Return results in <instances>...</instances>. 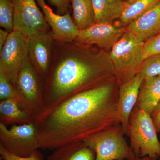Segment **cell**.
<instances>
[{"label": "cell", "mask_w": 160, "mask_h": 160, "mask_svg": "<svg viewBox=\"0 0 160 160\" xmlns=\"http://www.w3.org/2000/svg\"><path fill=\"white\" fill-rule=\"evenodd\" d=\"M116 80L76 95L47 108L34 123L38 149L53 150L83 142L120 124Z\"/></svg>", "instance_id": "1"}, {"label": "cell", "mask_w": 160, "mask_h": 160, "mask_svg": "<svg viewBox=\"0 0 160 160\" xmlns=\"http://www.w3.org/2000/svg\"><path fill=\"white\" fill-rule=\"evenodd\" d=\"M92 46L55 41L44 87L46 109L115 79L109 52Z\"/></svg>", "instance_id": "2"}, {"label": "cell", "mask_w": 160, "mask_h": 160, "mask_svg": "<svg viewBox=\"0 0 160 160\" xmlns=\"http://www.w3.org/2000/svg\"><path fill=\"white\" fill-rule=\"evenodd\" d=\"M144 43L126 30L110 49L109 55L118 85L128 82L141 71Z\"/></svg>", "instance_id": "3"}, {"label": "cell", "mask_w": 160, "mask_h": 160, "mask_svg": "<svg viewBox=\"0 0 160 160\" xmlns=\"http://www.w3.org/2000/svg\"><path fill=\"white\" fill-rule=\"evenodd\" d=\"M151 115L135 106L129 118L127 136L135 157L160 159V142Z\"/></svg>", "instance_id": "4"}, {"label": "cell", "mask_w": 160, "mask_h": 160, "mask_svg": "<svg viewBox=\"0 0 160 160\" xmlns=\"http://www.w3.org/2000/svg\"><path fill=\"white\" fill-rule=\"evenodd\" d=\"M45 83L29 61L20 70L13 85L22 101L23 109L30 115L33 122L46 109Z\"/></svg>", "instance_id": "5"}, {"label": "cell", "mask_w": 160, "mask_h": 160, "mask_svg": "<svg viewBox=\"0 0 160 160\" xmlns=\"http://www.w3.org/2000/svg\"><path fill=\"white\" fill-rule=\"evenodd\" d=\"M121 124L98 132L83 141L94 150L95 160H123L135 157L126 142Z\"/></svg>", "instance_id": "6"}, {"label": "cell", "mask_w": 160, "mask_h": 160, "mask_svg": "<svg viewBox=\"0 0 160 160\" xmlns=\"http://www.w3.org/2000/svg\"><path fill=\"white\" fill-rule=\"evenodd\" d=\"M0 145L15 155H31L39 149L34 123L12 125L10 128L0 123Z\"/></svg>", "instance_id": "7"}, {"label": "cell", "mask_w": 160, "mask_h": 160, "mask_svg": "<svg viewBox=\"0 0 160 160\" xmlns=\"http://www.w3.org/2000/svg\"><path fill=\"white\" fill-rule=\"evenodd\" d=\"M29 61L26 37L18 32H10L0 50V71L14 85L20 70Z\"/></svg>", "instance_id": "8"}, {"label": "cell", "mask_w": 160, "mask_h": 160, "mask_svg": "<svg viewBox=\"0 0 160 160\" xmlns=\"http://www.w3.org/2000/svg\"><path fill=\"white\" fill-rule=\"evenodd\" d=\"M13 7V31L26 38L50 30L36 0H11Z\"/></svg>", "instance_id": "9"}, {"label": "cell", "mask_w": 160, "mask_h": 160, "mask_svg": "<svg viewBox=\"0 0 160 160\" xmlns=\"http://www.w3.org/2000/svg\"><path fill=\"white\" fill-rule=\"evenodd\" d=\"M29 62L46 81L50 72L55 40L51 29L26 38Z\"/></svg>", "instance_id": "10"}, {"label": "cell", "mask_w": 160, "mask_h": 160, "mask_svg": "<svg viewBox=\"0 0 160 160\" xmlns=\"http://www.w3.org/2000/svg\"><path fill=\"white\" fill-rule=\"evenodd\" d=\"M126 29L112 23H95L89 28L79 30L73 42L85 45H95L108 52L122 36Z\"/></svg>", "instance_id": "11"}, {"label": "cell", "mask_w": 160, "mask_h": 160, "mask_svg": "<svg viewBox=\"0 0 160 160\" xmlns=\"http://www.w3.org/2000/svg\"><path fill=\"white\" fill-rule=\"evenodd\" d=\"M144 76L141 72L126 82L118 85V109L120 124L124 134L127 136L129 118L137 102L140 86Z\"/></svg>", "instance_id": "12"}, {"label": "cell", "mask_w": 160, "mask_h": 160, "mask_svg": "<svg viewBox=\"0 0 160 160\" xmlns=\"http://www.w3.org/2000/svg\"><path fill=\"white\" fill-rule=\"evenodd\" d=\"M42 10L46 22L53 34L55 41L72 42L77 37L79 30L72 20L70 13L61 15L56 14L46 5L45 0H36Z\"/></svg>", "instance_id": "13"}, {"label": "cell", "mask_w": 160, "mask_h": 160, "mask_svg": "<svg viewBox=\"0 0 160 160\" xmlns=\"http://www.w3.org/2000/svg\"><path fill=\"white\" fill-rule=\"evenodd\" d=\"M126 30L145 42L160 31V2L130 23Z\"/></svg>", "instance_id": "14"}, {"label": "cell", "mask_w": 160, "mask_h": 160, "mask_svg": "<svg viewBox=\"0 0 160 160\" xmlns=\"http://www.w3.org/2000/svg\"><path fill=\"white\" fill-rule=\"evenodd\" d=\"M160 101V75L144 78L140 86L136 107L151 115Z\"/></svg>", "instance_id": "15"}, {"label": "cell", "mask_w": 160, "mask_h": 160, "mask_svg": "<svg viewBox=\"0 0 160 160\" xmlns=\"http://www.w3.org/2000/svg\"><path fill=\"white\" fill-rule=\"evenodd\" d=\"M94 150L84 142L70 143L53 150L48 160H95Z\"/></svg>", "instance_id": "16"}, {"label": "cell", "mask_w": 160, "mask_h": 160, "mask_svg": "<svg viewBox=\"0 0 160 160\" xmlns=\"http://www.w3.org/2000/svg\"><path fill=\"white\" fill-rule=\"evenodd\" d=\"M0 123L6 126L33 123L30 115L14 100L0 102Z\"/></svg>", "instance_id": "17"}, {"label": "cell", "mask_w": 160, "mask_h": 160, "mask_svg": "<svg viewBox=\"0 0 160 160\" xmlns=\"http://www.w3.org/2000/svg\"><path fill=\"white\" fill-rule=\"evenodd\" d=\"M95 23H112L119 18L124 0H92Z\"/></svg>", "instance_id": "18"}, {"label": "cell", "mask_w": 160, "mask_h": 160, "mask_svg": "<svg viewBox=\"0 0 160 160\" xmlns=\"http://www.w3.org/2000/svg\"><path fill=\"white\" fill-rule=\"evenodd\" d=\"M160 2V0H124L122 13L118 20L119 26H128Z\"/></svg>", "instance_id": "19"}, {"label": "cell", "mask_w": 160, "mask_h": 160, "mask_svg": "<svg viewBox=\"0 0 160 160\" xmlns=\"http://www.w3.org/2000/svg\"><path fill=\"white\" fill-rule=\"evenodd\" d=\"M72 17L79 30L89 28L95 24L94 12L92 0H71Z\"/></svg>", "instance_id": "20"}, {"label": "cell", "mask_w": 160, "mask_h": 160, "mask_svg": "<svg viewBox=\"0 0 160 160\" xmlns=\"http://www.w3.org/2000/svg\"><path fill=\"white\" fill-rule=\"evenodd\" d=\"M0 26L9 32L13 31V7L11 0H0Z\"/></svg>", "instance_id": "21"}, {"label": "cell", "mask_w": 160, "mask_h": 160, "mask_svg": "<svg viewBox=\"0 0 160 160\" xmlns=\"http://www.w3.org/2000/svg\"><path fill=\"white\" fill-rule=\"evenodd\" d=\"M6 99L15 100L22 108V101L13 84L2 72L0 71V100Z\"/></svg>", "instance_id": "22"}, {"label": "cell", "mask_w": 160, "mask_h": 160, "mask_svg": "<svg viewBox=\"0 0 160 160\" xmlns=\"http://www.w3.org/2000/svg\"><path fill=\"white\" fill-rule=\"evenodd\" d=\"M141 72L144 78L160 75V53L153 55L144 59Z\"/></svg>", "instance_id": "23"}, {"label": "cell", "mask_w": 160, "mask_h": 160, "mask_svg": "<svg viewBox=\"0 0 160 160\" xmlns=\"http://www.w3.org/2000/svg\"><path fill=\"white\" fill-rule=\"evenodd\" d=\"M160 53V31L144 43L143 59Z\"/></svg>", "instance_id": "24"}, {"label": "cell", "mask_w": 160, "mask_h": 160, "mask_svg": "<svg viewBox=\"0 0 160 160\" xmlns=\"http://www.w3.org/2000/svg\"><path fill=\"white\" fill-rule=\"evenodd\" d=\"M0 155L2 160H43L42 154L38 150L29 157H22L12 154L2 145H0Z\"/></svg>", "instance_id": "25"}, {"label": "cell", "mask_w": 160, "mask_h": 160, "mask_svg": "<svg viewBox=\"0 0 160 160\" xmlns=\"http://www.w3.org/2000/svg\"><path fill=\"white\" fill-rule=\"evenodd\" d=\"M51 6L56 8L57 14L64 15L69 13L71 0H48Z\"/></svg>", "instance_id": "26"}, {"label": "cell", "mask_w": 160, "mask_h": 160, "mask_svg": "<svg viewBox=\"0 0 160 160\" xmlns=\"http://www.w3.org/2000/svg\"><path fill=\"white\" fill-rule=\"evenodd\" d=\"M158 133L160 132V101L151 114Z\"/></svg>", "instance_id": "27"}, {"label": "cell", "mask_w": 160, "mask_h": 160, "mask_svg": "<svg viewBox=\"0 0 160 160\" xmlns=\"http://www.w3.org/2000/svg\"><path fill=\"white\" fill-rule=\"evenodd\" d=\"M10 32L7 30L0 29V50L2 49L8 39Z\"/></svg>", "instance_id": "28"}, {"label": "cell", "mask_w": 160, "mask_h": 160, "mask_svg": "<svg viewBox=\"0 0 160 160\" xmlns=\"http://www.w3.org/2000/svg\"><path fill=\"white\" fill-rule=\"evenodd\" d=\"M123 160H160L158 159L154 158L149 157H146L144 158L134 157L132 158L129 159H125Z\"/></svg>", "instance_id": "29"}, {"label": "cell", "mask_w": 160, "mask_h": 160, "mask_svg": "<svg viewBox=\"0 0 160 160\" xmlns=\"http://www.w3.org/2000/svg\"><path fill=\"white\" fill-rule=\"evenodd\" d=\"M1 160H2V159H1Z\"/></svg>", "instance_id": "30"}]
</instances>
